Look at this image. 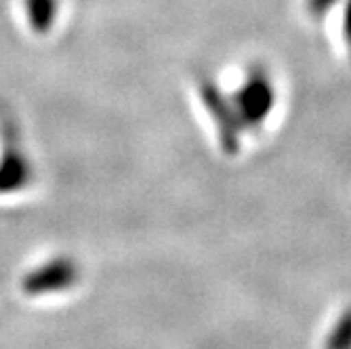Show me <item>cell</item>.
<instances>
[{"label":"cell","instance_id":"cell-1","mask_svg":"<svg viewBox=\"0 0 351 349\" xmlns=\"http://www.w3.org/2000/svg\"><path fill=\"white\" fill-rule=\"evenodd\" d=\"M232 101L242 126L246 129L261 126L276 104V91L267 72L263 68H250L242 86L232 95Z\"/></svg>","mask_w":351,"mask_h":349},{"label":"cell","instance_id":"cell-2","mask_svg":"<svg viewBox=\"0 0 351 349\" xmlns=\"http://www.w3.org/2000/svg\"><path fill=\"white\" fill-rule=\"evenodd\" d=\"M200 99L210 112L217 129H219V141L226 154L234 156L240 149V139H242V122L240 116L234 108V101L223 93L213 80H202L200 82Z\"/></svg>","mask_w":351,"mask_h":349},{"label":"cell","instance_id":"cell-3","mask_svg":"<svg viewBox=\"0 0 351 349\" xmlns=\"http://www.w3.org/2000/svg\"><path fill=\"white\" fill-rule=\"evenodd\" d=\"M324 349H351V309H347L332 326Z\"/></svg>","mask_w":351,"mask_h":349},{"label":"cell","instance_id":"cell-4","mask_svg":"<svg viewBox=\"0 0 351 349\" xmlns=\"http://www.w3.org/2000/svg\"><path fill=\"white\" fill-rule=\"evenodd\" d=\"M27 15L34 27H47L55 15V0H27Z\"/></svg>","mask_w":351,"mask_h":349},{"label":"cell","instance_id":"cell-5","mask_svg":"<svg viewBox=\"0 0 351 349\" xmlns=\"http://www.w3.org/2000/svg\"><path fill=\"white\" fill-rule=\"evenodd\" d=\"M339 5V0H307L305 7H307V13L313 17V19H324L326 13Z\"/></svg>","mask_w":351,"mask_h":349},{"label":"cell","instance_id":"cell-6","mask_svg":"<svg viewBox=\"0 0 351 349\" xmlns=\"http://www.w3.org/2000/svg\"><path fill=\"white\" fill-rule=\"evenodd\" d=\"M343 32L351 45V0H345V15H343Z\"/></svg>","mask_w":351,"mask_h":349}]
</instances>
